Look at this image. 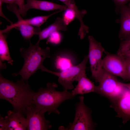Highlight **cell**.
Listing matches in <instances>:
<instances>
[{
    "label": "cell",
    "instance_id": "cell-6",
    "mask_svg": "<svg viewBox=\"0 0 130 130\" xmlns=\"http://www.w3.org/2000/svg\"><path fill=\"white\" fill-rule=\"evenodd\" d=\"M88 55L85 56L82 61L78 65H73L59 72L50 71L46 68L44 72L58 76V82L62 85L64 90H67L74 88L73 83L81 74L86 72V65L88 60Z\"/></svg>",
    "mask_w": 130,
    "mask_h": 130
},
{
    "label": "cell",
    "instance_id": "cell-7",
    "mask_svg": "<svg viewBox=\"0 0 130 130\" xmlns=\"http://www.w3.org/2000/svg\"><path fill=\"white\" fill-rule=\"evenodd\" d=\"M89 49L88 55L92 77L98 82L102 72V57L104 49L100 43L97 41L92 36L88 37Z\"/></svg>",
    "mask_w": 130,
    "mask_h": 130
},
{
    "label": "cell",
    "instance_id": "cell-2",
    "mask_svg": "<svg viewBox=\"0 0 130 130\" xmlns=\"http://www.w3.org/2000/svg\"><path fill=\"white\" fill-rule=\"evenodd\" d=\"M58 87L55 83H48L45 88H40L34 95L32 104L39 111L45 113L47 112L59 114L58 108L65 101L74 98L75 97L72 93L67 90L60 91L56 90Z\"/></svg>",
    "mask_w": 130,
    "mask_h": 130
},
{
    "label": "cell",
    "instance_id": "cell-26",
    "mask_svg": "<svg viewBox=\"0 0 130 130\" xmlns=\"http://www.w3.org/2000/svg\"><path fill=\"white\" fill-rule=\"evenodd\" d=\"M0 130H7V124L5 118L1 115L0 117Z\"/></svg>",
    "mask_w": 130,
    "mask_h": 130
},
{
    "label": "cell",
    "instance_id": "cell-1",
    "mask_svg": "<svg viewBox=\"0 0 130 130\" xmlns=\"http://www.w3.org/2000/svg\"><path fill=\"white\" fill-rule=\"evenodd\" d=\"M35 93L22 78L14 83L0 73V98L10 103L14 111L24 114L27 107L32 104Z\"/></svg>",
    "mask_w": 130,
    "mask_h": 130
},
{
    "label": "cell",
    "instance_id": "cell-17",
    "mask_svg": "<svg viewBox=\"0 0 130 130\" xmlns=\"http://www.w3.org/2000/svg\"><path fill=\"white\" fill-rule=\"evenodd\" d=\"M14 28L19 30L23 38L27 40H30L34 35H39L41 31L40 27L26 24L19 25Z\"/></svg>",
    "mask_w": 130,
    "mask_h": 130
},
{
    "label": "cell",
    "instance_id": "cell-14",
    "mask_svg": "<svg viewBox=\"0 0 130 130\" xmlns=\"http://www.w3.org/2000/svg\"><path fill=\"white\" fill-rule=\"evenodd\" d=\"M76 81L78 82V84L71 92L75 97L78 94L95 92L96 86L87 77L86 73L79 76Z\"/></svg>",
    "mask_w": 130,
    "mask_h": 130
},
{
    "label": "cell",
    "instance_id": "cell-8",
    "mask_svg": "<svg viewBox=\"0 0 130 130\" xmlns=\"http://www.w3.org/2000/svg\"><path fill=\"white\" fill-rule=\"evenodd\" d=\"M24 114L26 115L28 121L27 130H46L52 127L50 121L46 119L45 113L33 104L27 107Z\"/></svg>",
    "mask_w": 130,
    "mask_h": 130
},
{
    "label": "cell",
    "instance_id": "cell-12",
    "mask_svg": "<svg viewBox=\"0 0 130 130\" xmlns=\"http://www.w3.org/2000/svg\"><path fill=\"white\" fill-rule=\"evenodd\" d=\"M23 114L20 112L9 110L5 117L7 124V130H27L28 121Z\"/></svg>",
    "mask_w": 130,
    "mask_h": 130
},
{
    "label": "cell",
    "instance_id": "cell-30",
    "mask_svg": "<svg viewBox=\"0 0 130 130\" xmlns=\"http://www.w3.org/2000/svg\"><path fill=\"white\" fill-rule=\"evenodd\" d=\"M122 84L130 91V83H122Z\"/></svg>",
    "mask_w": 130,
    "mask_h": 130
},
{
    "label": "cell",
    "instance_id": "cell-21",
    "mask_svg": "<svg viewBox=\"0 0 130 130\" xmlns=\"http://www.w3.org/2000/svg\"><path fill=\"white\" fill-rule=\"evenodd\" d=\"M65 11L62 18L65 24L67 25L76 18V15L74 12L69 8Z\"/></svg>",
    "mask_w": 130,
    "mask_h": 130
},
{
    "label": "cell",
    "instance_id": "cell-15",
    "mask_svg": "<svg viewBox=\"0 0 130 130\" xmlns=\"http://www.w3.org/2000/svg\"><path fill=\"white\" fill-rule=\"evenodd\" d=\"M64 11V10H59L50 14L46 16H38L26 19H23L22 18L18 20V21L14 24H13L10 26H7L5 29L7 31L14 28L16 26L22 24H26L31 25L40 27L52 15Z\"/></svg>",
    "mask_w": 130,
    "mask_h": 130
},
{
    "label": "cell",
    "instance_id": "cell-32",
    "mask_svg": "<svg viewBox=\"0 0 130 130\" xmlns=\"http://www.w3.org/2000/svg\"><path fill=\"white\" fill-rule=\"evenodd\" d=\"M125 58L127 59H129L130 60V57H129V58Z\"/></svg>",
    "mask_w": 130,
    "mask_h": 130
},
{
    "label": "cell",
    "instance_id": "cell-28",
    "mask_svg": "<svg viewBox=\"0 0 130 130\" xmlns=\"http://www.w3.org/2000/svg\"><path fill=\"white\" fill-rule=\"evenodd\" d=\"M3 2L0 0V16L3 18H4L6 19L11 24V25L13 24V23L9 20L3 14L2 10V6Z\"/></svg>",
    "mask_w": 130,
    "mask_h": 130
},
{
    "label": "cell",
    "instance_id": "cell-20",
    "mask_svg": "<svg viewBox=\"0 0 130 130\" xmlns=\"http://www.w3.org/2000/svg\"><path fill=\"white\" fill-rule=\"evenodd\" d=\"M55 65L57 68L61 71L65 70L73 65L70 59L66 57L60 56L57 58Z\"/></svg>",
    "mask_w": 130,
    "mask_h": 130
},
{
    "label": "cell",
    "instance_id": "cell-24",
    "mask_svg": "<svg viewBox=\"0 0 130 130\" xmlns=\"http://www.w3.org/2000/svg\"><path fill=\"white\" fill-rule=\"evenodd\" d=\"M124 58L125 59L126 80L130 81V60Z\"/></svg>",
    "mask_w": 130,
    "mask_h": 130
},
{
    "label": "cell",
    "instance_id": "cell-3",
    "mask_svg": "<svg viewBox=\"0 0 130 130\" xmlns=\"http://www.w3.org/2000/svg\"><path fill=\"white\" fill-rule=\"evenodd\" d=\"M39 43L37 42L33 45L30 42L27 49L21 48L20 49L21 55L24 58V64L19 72L13 74L12 75L16 76L20 75L28 83V80L31 76L38 70L41 69L44 66V60L50 57V49L48 47L42 48L39 46Z\"/></svg>",
    "mask_w": 130,
    "mask_h": 130
},
{
    "label": "cell",
    "instance_id": "cell-33",
    "mask_svg": "<svg viewBox=\"0 0 130 130\" xmlns=\"http://www.w3.org/2000/svg\"><path fill=\"white\" fill-rule=\"evenodd\" d=\"M129 6H130V2L129 4Z\"/></svg>",
    "mask_w": 130,
    "mask_h": 130
},
{
    "label": "cell",
    "instance_id": "cell-10",
    "mask_svg": "<svg viewBox=\"0 0 130 130\" xmlns=\"http://www.w3.org/2000/svg\"><path fill=\"white\" fill-rule=\"evenodd\" d=\"M110 107L116 112V117L121 118L123 124L130 120V91L125 87L121 95L110 101Z\"/></svg>",
    "mask_w": 130,
    "mask_h": 130
},
{
    "label": "cell",
    "instance_id": "cell-23",
    "mask_svg": "<svg viewBox=\"0 0 130 130\" xmlns=\"http://www.w3.org/2000/svg\"><path fill=\"white\" fill-rule=\"evenodd\" d=\"M63 3L69 8L74 11L76 10L77 6L76 4L75 0H58Z\"/></svg>",
    "mask_w": 130,
    "mask_h": 130
},
{
    "label": "cell",
    "instance_id": "cell-31",
    "mask_svg": "<svg viewBox=\"0 0 130 130\" xmlns=\"http://www.w3.org/2000/svg\"><path fill=\"white\" fill-rule=\"evenodd\" d=\"M130 39V35L129 36H128L126 38L124 39Z\"/></svg>",
    "mask_w": 130,
    "mask_h": 130
},
{
    "label": "cell",
    "instance_id": "cell-9",
    "mask_svg": "<svg viewBox=\"0 0 130 130\" xmlns=\"http://www.w3.org/2000/svg\"><path fill=\"white\" fill-rule=\"evenodd\" d=\"M102 67L106 71L126 80L125 59L116 54H108L103 59Z\"/></svg>",
    "mask_w": 130,
    "mask_h": 130
},
{
    "label": "cell",
    "instance_id": "cell-16",
    "mask_svg": "<svg viewBox=\"0 0 130 130\" xmlns=\"http://www.w3.org/2000/svg\"><path fill=\"white\" fill-rule=\"evenodd\" d=\"M67 30V25L63 18L58 17L56 18L55 22L41 31L39 34V40L37 43L48 38L52 33L57 31H65Z\"/></svg>",
    "mask_w": 130,
    "mask_h": 130
},
{
    "label": "cell",
    "instance_id": "cell-25",
    "mask_svg": "<svg viewBox=\"0 0 130 130\" xmlns=\"http://www.w3.org/2000/svg\"><path fill=\"white\" fill-rule=\"evenodd\" d=\"M25 0H15V4L18 7L19 11L21 15L23 16V7L25 5Z\"/></svg>",
    "mask_w": 130,
    "mask_h": 130
},
{
    "label": "cell",
    "instance_id": "cell-18",
    "mask_svg": "<svg viewBox=\"0 0 130 130\" xmlns=\"http://www.w3.org/2000/svg\"><path fill=\"white\" fill-rule=\"evenodd\" d=\"M4 33L0 31V63L6 61L12 65L13 61L10 56L6 38Z\"/></svg>",
    "mask_w": 130,
    "mask_h": 130
},
{
    "label": "cell",
    "instance_id": "cell-29",
    "mask_svg": "<svg viewBox=\"0 0 130 130\" xmlns=\"http://www.w3.org/2000/svg\"><path fill=\"white\" fill-rule=\"evenodd\" d=\"M3 3L9 4H15V0H0Z\"/></svg>",
    "mask_w": 130,
    "mask_h": 130
},
{
    "label": "cell",
    "instance_id": "cell-22",
    "mask_svg": "<svg viewBox=\"0 0 130 130\" xmlns=\"http://www.w3.org/2000/svg\"><path fill=\"white\" fill-rule=\"evenodd\" d=\"M62 36L59 31H57L51 34L47 38L46 43H51L55 45L60 43L62 40Z\"/></svg>",
    "mask_w": 130,
    "mask_h": 130
},
{
    "label": "cell",
    "instance_id": "cell-13",
    "mask_svg": "<svg viewBox=\"0 0 130 130\" xmlns=\"http://www.w3.org/2000/svg\"><path fill=\"white\" fill-rule=\"evenodd\" d=\"M117 10L121 15L119 37L121 41L130 35V6L124 5Z\"/></svg>",
    "mask_w": 130,
    "mask_h": 130
},
{
    "label": "cell",
    "instance_id": "cell-19",
    "mask_svg": "<svg viewBox=\"0 0 130 130\" xmlns=\"http://www.w3.org/2000/svg\"><path fill=\"white\" fill-rule=\"evenodd\" d=\"M117 54L124 58L130 57V39L121 41Z\"/></svg>",
    "mask_w": 130,
    "mask_h": 130
},
{
    "label": "cell",
    "instance_id": "cell-4",
    "mask_svg": "<svg viewBox=\"0 0 130 130\" xmlns=\"http://www.w3.org/2000/svg\"><path fill=\"white\" fill-rule=\"evenodd\" d=\"M79 101L75 105L74 120L65 128L61 126L59 130H93L97 126L92 117V110L84 104V97H79Z\"/></svg>",
    "mask_w": 130,
    "mask_h": 130
},
{
    "label": "cell",
    "instance_id": "cell-11",
    "mask_svg": "<svg viewBox=\"0 0 130 130\" xmlns=\"http://www.w3.org/2000/svg\"><path fill=\"white\" fill-rule=\"evenodd\" d=\"M23 7V16L30 9H34L44 11L66 10L69 8L65 5H62L51 2L39 0H26Z\"/></svg>",
    "mask_w": 130,
    "mask_h": 130
},
{
    "label": "cell",
    "instance_id": "cell-27",
    "mask_svg": "<svg viewBox=\"0 0 130 130\" xmlns=\"http://www.w3.org/2000/svg\"><path fill=\"white\" fill-rule=\"evenodd\" d=\"M116 6V9L117 10L122 6L125 5L130 0H113Z\"/></svg>",
    "mask_w": 130,
    "mask_h": 130
},
{
    "label": "cell",
    "instance_id": "cell-5",
    "mask_svg": "<svg viewBox=\"0 0 130 130\" xmlns=\"http://www.w3.org/2000/svg\"><path fill=\"white\" fill-rule=\"evenodd\" d=\"M98 82L99 85L96 86L95 92L105 97L110 101L120 96L125 88L115 76L103 69Z\"/></svg>",
    "mask_w": 130,
    "mask_h": 130
}]
</instances>
